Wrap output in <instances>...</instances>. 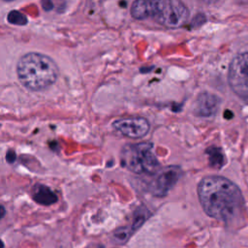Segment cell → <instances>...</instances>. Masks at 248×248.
Instances as JSON below:
<instances>
[{
    "label": "cell",
    "instance_id": "cell-1",
    "mask_svg": "<svg viewBox=\"0 0 248 248\" xmlns=\"http://www.w3.org/2000/svg\"><path fill=\"white\" fill-rule=\"evenodd\" d=\"M197 191L203 211L213 219L230 222L243 210L244 199L239 187L224 176L203 177Z\"/></svg>",
    "mask_w": 248,
    "mask_h": 248
},
{
    "label": "cell",
    "instance_id": "cell-2",
    "mask_svg": "<svg viewBox=\"0 0 248 248\" xmlns=\"http://www.w3.org/2000/svg\"><path fill=\"white\" fill-rule=\"evenodd\" d=\"M16 74L20 83L31 91H43L50 87L58 78L55 61L40 52H28L17 61Z\"/></svg>",
    "mask_w": 248,
    "mask_h": 248
},
{
    "label": "cell",
    "instance_id": "cell-3",
    "mask_svg": "<svg viewBox=\"0 0 248 248\" xmlns=\"http://www.w3.org/2000/svg\"><path fill=\"white\" fill-rule=\"evenodd\" d=\"M130 12L135 19L152 18L170 28L181 27L189 17V10L182 0H135Z\"/></svg>",
    "mask_w": 248,
    "mask_h": 248
},
{
    "label": "cell",
    "instance_id": "cell-4",
    "mask_svg": "<svg viewBox=\"0 0 248 248\" xmlns=\"http://www.w3.org/2000/svg\"><path fill=\"white\" fill-rule=\"evenodd\" d=\"M121 164L135 173H154L159 162L153 152V146L147 142L127 144L121 151Z\"/></svg>",
    "mask_w": 248,
    "mask_h": 248
},
{
    "label": "cell",
    "instance_id": "cell-5",
    "mask_svg": "<svg viewBox=\"0 0 248 248\" xmlns=\"http://www.w3.org/2000/svg\"><path fill=\"white\" fill-rule=\"evenodd\" d=\"M228 81L232 90L248 103V52L235 56L229 67Z\"/></svg>",
    "mask_w": 248,
    "mask_h": 248
},
{
    "label": "cell",
    "instance_id": "cell-6",
    "mask_svg": "<svg viewBox=\"0 0 248 248\" xmlns=\"http://www.w3.org/2000/svg\"><path fill=\"white\" fill-rule=\"evenodd\" d=\"M182 171L179 167L168 166L158 172L149 184V192L156 197L166 196L175 185L181 176Z\"/></svg>",
    "mask_w": 248,
    "mask_h": 248
},
{
    "label": "cell",
    "instance_id": "cell-7",
    "mask_svg": "<svg viewBox=\"0 0 248 248\" xmlns=\"http://www.w3.org/2000/svg\"><path fill=\"white\" fill-rule=\"evenodd\" d=\"M112 127L119 134L131 139H140L144 137L150 129L148 120L141 116H130L116 119L112 122Z\"/></svg>",
    "mask_w": 248,
    "mask_h": 248
},
{
    "label": "cell",
    "instance_id": "cell-8",
    "mask_svg": "<svg viewBox=\"0 0 248 248\" xmlns=\"http://www.w3.org/2000/svg\"><path fill=\"white\" fill-rule=\"evenodd\" d=\"M221 100L218 96L209 92H202L196 100L194 112L201 117H211L217 112Z\"/></svg>",
    "mask_w": 248,
    "mask_h": 248
},
{
    "label": "cell",
    "instance_id": "cell-9",
    "mask_svg": "<svg viewBox=\"0 0 248 248\" xmlns=\"http://www.w3.org/2000/svg\"><path fill=\"white\" fill-rule=\"evenodd\" d=\"M32 199L39 204L50 205L57 202L56 194L47 186L38 183L31 190Z\"/></svg>",
    "mask_w": 248,
    "mask_h": 248
},
{
    "label": "cell",
    "instance_id": "cell-10",
    "mask_svg": "<svg viewBox=\"0 0 248 248\" xmlns=\"http://www.w3.org/2000/svg\"><path fill=\"white\" fill-rule=\"evenodd\" d=\"M206 154L208 156L209 164L211 167L216 169H221L225 165L226 158L221 148L216 146H211L206 149Z\"/></svg>",
    "mask_w": 248,
    "mask_h": 248
},
{
    "label": "cell",
    "instance_id": "cell-11",
    "mask_svg": "<svg viewBox=\"0 0 248 248\" xmlns=\"http://www.w3.org/2000/svg\"><path fill=\"white\" fill-rule=\"evenodd\" d=\"M134 232H135V230L132 228V226L124 227V228H119L118 230H116L113 232L112 238H113V240L115 242L123 244V243H125L130 238V236L133 234Z\"/></svg>",
    "mask_w": 248,
    "mask_h": 248
},
{
    "label": "cell",
    "instance_id": "cell-12",
    "mask_svg": "<svg viewBox=\"0 0 248 248\" xmlns=\"http://www.w3.org/2000/svg\"><path fill=\"white\" fill-rule=\"evenodd\" d=\"M7 20L11 24H16V25H25L28 22L27 17L18 11H11L8 14Z\"/></svg>",
    "mask_w": 248,
    "mask_h": 248
},
{
    "label": "cell",
    "instance_id": "cell-13",
    "mask_svg": "<svg viewBox=\"0 0 248 248\" xmlns=\"http://www.w3.org/2000/svg\"><path fill=\"white\" fill-rule=\"evenodd\" d=\"M42 5L44 10L46 11H49L53 8V4L51 2V0H42Z\"/></svg>",
    "mask_w": 248,
    "mask_h": 248
},
{
    "label": "cell",
    "instance_id": "cell-14",
    "mask_svg": "<svg viewBox=\"0 0 248 248\" xmlns=\"http://www.w3.org/2000/svg\"><path fill=\"white\" fill-rule=\"evenodd\" d=\"M1 209H2V215H1V217L3 218L4 215H5V207H4L3 205H1Z\"/></svg>",
    "mask_w": 248,
    "mask_h": 248
},
{
    "label": "cell",
    "instance_id": "cell-15",
    "mask_svg": "<svg viewBox=\"0 0 248 248\" xmlns=\"http://www.w3.org/2000/svg\"><path fill=\"white\" fill-rule=\"evenodd\" d=\"M4 1H13V0H4Z\"/></svg>",
    "mask_w": 248,
    "mask_h": 248
}]
</instances>
